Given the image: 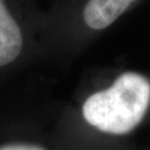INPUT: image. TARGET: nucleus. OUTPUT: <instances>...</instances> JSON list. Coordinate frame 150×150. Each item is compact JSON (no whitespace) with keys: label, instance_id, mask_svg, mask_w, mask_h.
Wrapping results in <instances>:
<instances>
[{"label":"nucleus","instance_id":"2","mask_svg":"<svg viewBox=\"0 0 150 150\" xmlns=\"http://www.w3.org/2000/svg\"><path fill=\"white\" fill-rule=\"evenodd\" d=\"M137 0H89L83 9V21L93 30L109 27Z\"/></svg>","mask_w":150,"mask_h":150},{"label":"nucleus","instance_id":"3","mask_svg":"<svg viewBox=\"0 0 150 150\" xmlns=\"http://www.w3.org/2000/svg\"><path fill=\"white\" fill-rule=\"evenodd\" d=\"M22 33L17 21L0 0V67L11 64L18 58L22 49Z\"/></svg>","mask_w":150,"mask_h":150},{"label":"nucleus","instance_id":"4","mask_svg":"<svg viewBox=\"0 0 150 150\" xmlns=\"http://www.w3.org/2000/svg\"><path fill=\"white\" fill-rule=\"evenodd\" d=\"M0 150H46L35 145H28V144H11L0 147Z\"/></svg>","mask_w":150,"mask_h":150},{"label":"nucleus","instance_id":"1","mask_svg":"<svg viewBox=\"0 0 150 150\" xmlns=\"http://www.w3.org/2000/svg\"><path fill=\"white\" fill-rule=\"evenodd\" d=\"M150 105V81L137 72H125L107 89L87 98L86 121L102 132L126 134L139 125Z\"/></svg>","mask_w":150,"mask_h":150}]
</instances>
